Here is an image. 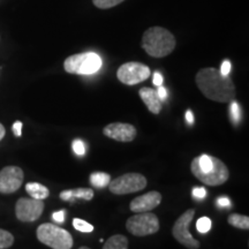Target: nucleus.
<instances>
[{"instance_id":"f257e3e1","label":"nucleus","mask_w":249,"mask_h":249,"mask_svg":"<svg viewBox=\"0 0 249 249\" xmlns=\"http://www.w3.org/2000/svg\"><path fill=\"white\" fill-rule=\"evenodd\" d=\"M197 88L208 99L218 103H230L235 98V86L229 75L220 74L213 67L202 68L195 76Z\"/></svg>"},{"instance_id":"f03ea898","label":"nucleus","mask_w":249,"mask_h":249,"mask_svg":"<svg viewBox=\"0 0 249 249\" xmlns=\"http://www.w3.org/2000/svg\"><path fill=\"white\" fill-rule=\"evenodd\" d=\"M191 171L196 179L207 186H220L229 180V169L222 160L209 155L193 160Z\"/></svg>"},{"instance_id":"7ed1b4c3","label":"nucleus","mask_w":249,"mask_h":249,"mask_svg":"<svg viewBox=\"0 0 249 249\" xmlns=\"http://www.w3.org/2000/svg\"><path fill=\"white\" fill-rule=\"evenodd\" d=\"M177 40L173 34L165 28L151 27L142 36V48L150 57L164 58L176 49Z\"/></svg>"},{"instance_id":"20e7f679","label":"nucleus","mask_w":249,"mask_h":249,"mask_svg":"<svg viewBox=\"0 0 249 249\" xmlns=\"http://www.w3.org/2000/svg\"><path fill=\"white\" fill-rule=\"evenodd\" d=\"M37 239L52 249H71L73 236L66 230L54 224L44 223L37 229Z\"/></svg>"},{"instance_id":"39448f33","label":"nucleus","mask_w":249,"mask_h":249,"mask_svg":"<svg viewBox=\"0 0 249 249\" xmlns=\"http://www.w3.org/2000/svg\"><path fill=\"white\" fill-rule=\"evenodd\" d=\"M102 59L93 52H83L70 55L64 62V68L67 73L75 75H92L102 67Z\"/></svg>"},{"instance_id":"423d86ee","label":"nucleus","mask_w":249,"mask_h":249,"mask_svg":"<svg viewBox=\"0 0 249 249\" xmlns=\"http://www.w3.org/2000/svg\"><path fill=\"white\" fill-rule=\"evenodd\" d=\"M126 229L135 236L151 235L160 231V219L155 213H140L127 219Z\"/></svg>"},{"instance_id":"0eeeda50","label":"nucleus","mask_w":249,"mask_h":249,"mask_svg":"<svg viewBox=\"0 0 249 249\" xmlns=\"http://www.w3.org/2000/svg\"><path fill=\"white\" fill-rule=\"evenodd\" d=\"M108 189L112 194L126 195L142 191L147 187V179L140 173H126L108 183Z\"/></svg>"},{"instance_id":"6e6552de","label":"nucleus","mask_w":249,"mask_h":249,"mask_svg":"<svg viewBox=\"0 0 249 249\" xmlns=\"http://www.w3.org/2000/svg\"><path fill=\"white\" fill-rule=\"evenodd\" d=\"M151 75V71L147 65L141 62L130 61L121 65L118 68L117 77L121 83L126 86H135L148 80Z\"/></svg>"},{"instance_id":"1a4fd4ad","label":"nucleus","mask_w":249,"mask_h":249,"mask_svg":"<svg viewBox=\"0 0 249 249\" xmlns=\"http://www.w3.org/2000/svg\"><path fill=\"white\" fill-rule=\"evenodd\" d=\"M195 210L189 209L180 216L177 222L174 223L172 229V234L177 241L188 249H198L200 248V242L193 238L189 232L188 227L191 225L193 218H194Z\"/></svg>"},{"instance_id":"9d476101","label":"nucleus","mask_w":249,"mask_h":249,"mask_svg":"<svg viewBox=\"0 0 249 249\" xmlns=\"http://www.w3.org/2000/svg\"><path fill=\"white\" fill-rule=\"evenodd\" d=\"M44 202L35 198L21 197L15 204V214L18 220L23 223L36 222L44 211Z\"/></svg>"},{"instance_id":"9b49d317","label":"nucleus","mask_w":249,"mask_h":249,"mask_svg":"<svg viewBox=\"0 0 249 249\" xmlns=\"http://www.w3.org/2000/svg\"><path fill=\"white\" fill-rule=\"evenodd\" d=\"M24 179L23 171L18 166H6L0 171V193L13 194L20 189Z\"/></svg>"},{"instance_id":"f8f14e48","label":"nucleus","mask_w":249,"mask_h":249,"mask_svg":"<svg viewBox=\"0 0 249 249\" xmlns=\"http://www.w3.org/2000/svg\"><path fill=\"white\" fill-rule=\"evenodd\" d=\"M105 136L118 142H132L136 138V128L130 124L112 123L103 129Z\"/></svg>"},{"instance_id":"ddd939ff","label":"nucleus","mask_w":249,"mask_h":249,"mask_svg":"<svg viewBox=\"0 0 249 249\" xmlns=\"http://www.w3.org/2000/svg\"><path fill=\"white\" fill-rule=\"evenodd\" d=\"M161 202V194L158 192H149L147 194L138 196L134 200L130 202V210L134 213H150Z\"/></svg>"},{"instance_id":"4468645a","label":"nucleus","mask_w":249,"mask_h":249,"mask_svg":"<svg viewBox=\"0 0 249 249\" xmlns=\"http://www.w3.org/2000/svg\"><path fill=\"white\" fill-rule=\"evenodd\" d=\"M139 95L141 99L147 105L148 110L154 114H160L161 111V101L158 96L157 90L148 88V87H144V88L140 89Z\"/></svg>"},{"instance_id":"2eb2a0df","label":"nucleus","mask_w":249,"mask_h":249,"mask_svg":"<svg viewBox=\"0 0 249 249\" xmlns=\"http://www.w3.org/2000/svg\"><path fill=\"white\" fill-rule=\"evenodd\" d=\"M26 191L31 198L35 200H45L50 196V191L48 187L38 182H29L26 185Z\"/></svg>"},{"instance_id":"dca6fc26","label":"nucleus","mask_w":249,"mask_h":249,"mask_svg":"<svg viewBox=\"0 0 249 249\" xmlns=\"http://www.w3.org/2000/svg\"><path fill=\"white\" fill-rule=\"evenodd\" d=\"M103 249H128V239L123 234H116L108 238Z\"/></svg>"},{"instance_id":"f3484780","label":"nucleus","mask_w":249,"mask_h":249,"mask_svg":"<svg viewBox=\"0 0 249 249\" xmlns=\"http://www.w3.org/2000/svg\"><path fill=\"white\" fill-rule=\"evenodd\" d=\"M90 183L96 188H104L111 182V176L104 172H93L90 174Z\"/></svg>"},{"instance_id":"a211bd4d","label":"nucleus","mask_w":249,"mask_h":249,"mask_svg":"<svg viewBox=\"0 0 249 249\" xmlns=\"http://www.w3.org/2000/svg\"><path fill=\"white\" fill-rule=\"evenodd\" d=\"M227 222H229L230 225L233 227H236V229L246 230V231L249 229V217L245 216V214H240V213L230 214Z\"/></svg>"},{"instance_id":"6ab92c4d","label":"nucleus","mask_w":249,"mask_h":249,"mask_svg":"<svg viewBox=\"0 0 249 249\" xmlns=\"http://www.w3.org/2000/svg\"><path fill=\"white\" fill-rule=\"evenodd\" d=\"M75 198H82V200L90 201L93 198V191L91 188H76L71 189V202L73 203Z\"/></svg>"},{"instance_id":"aec40b11","label":"nucleus","mask_w":249,"mask_h":249,"mask_svg":"<svg viewBox=\"0 0 249 249\" xmlns=\"http://www.w3.org/2000/svg\"><path fill=\"white\" fill-rule=\"evenodd\" d=\"M14 244V236L11 232L0 229V249H7Z\"/></svg>"},{"instance_id":"412c9836","label":"nucleus","mask_w":249,"mask_h":249,"mask_svg":"<svg viewBox=\"0 0 249 249\" xmlns=\"http://www.w3.org/2000/svg\"><path fill=\"white\" fill-rule=\"evenodd\" d=\"M73 226L76 231L82 232V233H90L93 231V226L91 224H89L86 220L80 219V218H74L73 219Z\"/></svg>"},{"instance_id":"4be33fe9","label":"nucleus","mask_w":249,"mask_h":249,"mask_svg":"<svg viewBox=\"0 0 249 249\" xmlns=\"http://www.w3.org/2000/svg\"><path fill=\"white\" fill-rule=\"evenodd\" d=\"M231 103V107H230V113H231V118L233 120V124H239L241 120V108L240 105H239L238 102L232 101L230 102Z\"/></svg>"},{"instance_id":"5701e85b","label":"nucleus","mask_w":249,"mask_h":249,"mask_svg":"<svg viewBox=\"0 0 249 249\" xmlns=\"http://www.w3.org/2000/svg\"><path fill=\"white\" fill-rule=\"evenodd\" d=\"M124 1V0H92L93 5H95L97 8H101V9L112 8Z\"/></svg>"},{"instance_id":"b1692460","label":"nucleus","mask_w":249,"mask_h":249,"mask_svg":"<svg viewBox=\"0 0 249 249\" xmlns=\"http://www.w3.org/2000/svg\"><path fill=\"white\" fill-rule=\"evenodd\" d=\"M196 229H197V231L202 233V234H205V233L209 232L211 229L210 218H208V217L200 218V219L197 220V223H196Z\"/></svg>"},{"instance_id":"393cba45","label":"nucleus","mask_w":249,"mask_h":249,"mask_svg":"<svg viewBox=\"0 0 249 249\" xmlns=\"http://www.w3.org/2000/svg\"><path fill=\"white\" fill-rule=\"evenodd\" d=\"M74 152L77 156H85L86 155V144L81 140H74L73 144H71Z\"/></svg>"},{"instance_id":"a878e982","label":"nucleus","mask_w":249,"mask_h":249,"mask_svg":"<svg viewBox=\"0 0 249 249\" xmlns=\"http://www.w3.org/2000/svg\"><path fill=\"white\" fill-rule=\"evenodd\" d=\"M192 194L195 198H197V200H202V198H204L205 196H207V189H205L204 187H195V188L193 189Z\"/></svg>"},{"instance_id":"bb28decb","label":"nucleus","mask_w":249,"mask_h":249,"mask_svg":"<svg viewBox=\"0 0 249 249\" xmlns=\"http://www.w3.org/2000/svg\"><path fill=\"white\" fill-rule=\"evenodd\" d=\"M22 126L23 124L21 121H15L13 126H12V129H13L14 135L17 136V138H20V136L22 135Z\"/></svg>"},{"instance_id":"cd10ccee","label":"nucleus","mask_w":249,"mask_h":249,"mask_svg":"<svg viewBox=\"0 0 249 249\" xmlns=\"http://www.w3.org/2000/svg\"><path fill=\"white\" fill-rule=\"evenodd\" d=\"M65 213H66V211L65 210H60V211H55L52 214V219L54 220V222L57 223H64L65 222Z\"/></svg>"},{"instance_id":"c85d7f7f","label":"nucleus","mask_w":249,"mask_h":249,"mask_svg":"<svg viewBox=\"0 0 249 249\" xmlns=\"http://www.w3.org/2000/svg\"><path fill=\"white\" fill-rule=\"evenodd\" d=\"M231 62L229 60H224L222 66H220V74H223V75H229L230 71H231Z\"/></svg>"},{"instance_id":"c756f323","label":"nucleus","mask_w":249,"mask_h":249,"mask_svg":"<svg viewBox=\"0 0 249 249\" xmlns=\"http://www.w3.org/2000/svg\"><path fill=\"white\" fill-rule=\"evenodd\" d=\"M217 204L218 207L220 208H230L231 207V201H230L226 196H222V197H219L217 200Z\"/></svg>"},{"instance_id":"7c9ffc66","label":"nucleus","mask_w":249,"mask_h":249,"mask_svg":"<svg viewBox=\"0 0 249 249\" xmlns=\"http://www.w3.org/2000/svg\"><path fill=\"white\" fill-rule=\"evenodd\" d=\"M163 75L160 73V71H155L154 74V85L156 87H160V86H163Z\"/></svg>"},{"instance_id":"2f4dec72","label":"nucleus","mask_w":249,"mask_h":249,"mask_svg":"<svg viewBox=\"0 0 249 249\" xmlns=\"http://www.w3.org/2000/svg\"><path fill=\"white\" fill-rule=\"evenodd\" d=\"M157 93H158V96H160V101L163 102V101H165V99L167 98V90L164 88L163 86H160V87H157Z\"/></svg>"},{"instance_id":"473e14b6","label":"nucleus","mask_w":249,"mask_h":249,"mask_svg":"<svg viewBox=\"0 0 249 249\" xmlns=\"http://www.w3.org/2000/svg\"><path fill=\"white\" fill-rule=\"evenodd\" d=\"M186 120L189 124H194V114H193V112L191 110H188L186 112Z\"/></svg>"},{"instance_id":"72a5a7b5","label":"nucleus","mask_w":249,"mask_h":249,"mask_svg":"<svg viewBox=\"0 0 249 249\" xmlns=\"http://www.w3.org/2000/svg\"><path fill=\"white\" fill-rule=\"evenodd\" d=\"M5 134H6V129H5V127L2 126L1 124H0V141H1V140L4 139Z\"/></svg>"},{"instance_id":"f704fd0d","label":"nucleus","mask_w":249,"mask_h":249,"mask_svg":"<svg viewBox=\"0 0 249 249\" xmlns=\"http://www.w3.org/2000/svg\"><path fill=\"white\" fill-rule=\"evenodd\" d=\"M79 249H90V248L87 247V246H82V247H80Z\"/></svg>"}]
</instances>
